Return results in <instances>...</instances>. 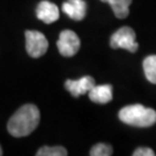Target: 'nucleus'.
Returning a JSON list of instances; mask_svg holds the SVG:
<instances>
[{"mask_svg": "<svg viewBox=\"0 0 156 156\" xmlns=\"http://www.w3.org/2000/svg\"><path fill=\"white\" fill-rule=\"evenodd\" d=\"M110 46L112 49H125L129 52H135L139 48L135 41V33L129 27L119 28L110 38Z\"/></svg>", "mask_w": 156, "mask_h": 156, "instance_id": "nucleus-3", "label": "nucleus"}, {"mask_svg": "<svg viewBox=\"0 0 156 156\" xmlns=\"http://www.w3.org/2000/svg\"><path fill=\"white\" fill-rule=\"evenodd\" d=\"M62 11L74 21H81L86 16L87 4L84 0H67L62 4Z\"/></svg>", "mask_w": 156, "mask_h": 156, "instance_id": "nucleus-8", "label": "nucleus"}, {"mask_svg": "<svg viewBox=\"0 0 156 156\" xmlns=\"http://www.w3.org/2000/svg\"><path fill=\"white\" fill-rule=\"evenodd\" d=\"M89 98L91 102L97 104H106L112 101V86L111 84H101L96 86L89 90Z\"/></svg>", "mask_w": 156, "mask_h": 156, "instance_id": "nucleus-9", "label": "nucleus"}, {"mask_svg": "<svg viewBox=\"0 0 156 156\" xmlns=\"http://www.w3.org/2000/svg\"><path fill=\"white\" fill-rule=\"evenodd\" d=\"M101 1L111 6L112 11L118 19H125L129 14V5L132 4V0H101Z\"/></svg>", "mask_w": 156, "mask_h": 156, "instance_id": "nucleus-10", "label": "nucleus"}, {"mask_svg": "<svg viewBox=\"0 0 156 156\" xmlns=\"http://www.w3.org/2000/svg\"><path fill=\"white\" fill-rule=\"evenodd\" d=\"M60 55L66 58L75 56L80 50V38L72 30H62L57 42Z\"/></svg>", "mask_w": 156, "mask_h": 156, "instance_id": "nucleus-5", "label": "nucleus"}, {"mask_svg": "<svg viewBox=\"0 0 156 156\" xmlns=\"http://www.w3.org/2000/svg\"><path fill=\"white\" fill-rule=\"evenodd\" d=\"M26 50L31 58L44 56L49 48V42L44 35L36 30H27L26 33Z\"/></svg>", "mask_w": 156, "mask_h": 156, "instance_id": "nucleus-4", "label": "nucleus"}, {"mask_svg": "<svg viewBox=\"0 0 156 156\" xmlns=\"http://www.w3.org/2000/svg\"><path fill=\"white\" fill-rule=\"evenodd\" d=\"M39 119L41 113L38 108L34 104H24L8 120L7 129L15 138L26 136L36 129Z\"/></svg>", "mask_w": 156, "mask_h": 156, "instance_id": "nucleus-1", "label": "nucleus"}, {"mask_svg": "<svg viewBox=\"0 0 156 156\" xmlns=\"http://www.w3.org/2000/svg\"><path fill=\"white\" fill-rule=\"evenodd\" d=\"M155 153L153 151V149L147 148V147H140L136 148L133 153V156H154Z\"/></svg>", "mask_w": 156, "mask_h": 156, "instance_id": "nucleus-14", "label": "nucleus"}, {"mask_svg": "<svg viewBox=\"0 0 156 156\" xmlns=\"http://www.w3.org/2000/svg\"><path fill=\"white\" fill-rule=\"evenodd\" d=\"M144 72L147 80L151 82V83L156 84V56H148L145 58L144 60Z\"/></svg>", "mask_w": 156, "mask_h": 156, "instance_id": "nucleus-11", "label": "nucleus"}, {"mask_svg": "<svg viewBox=\"0 0 156 156\" xmlns=\"http://www.w3.org/2000/svg\"><path fill=\"white\" fill-rule=\"evenodd\" d=\"M36 15L38 20L49 24L59 19V9L55 4L43 0L39 2L36 8Z\"/></svg>", "mask_w": 156, "mask_h": 156, "instance_id": "nucleus-7", "label": "nucleus"}, {"mask_svg": "<svg viewBox=\"0 0 156 156\" xmlns=\"http://www.w3.org/2000/svg\"><path fill=\"white\" fill-rule=\"evenodd\" d=\"M112 147L110 145H106L103 142H100L95 145L90 149V156H110L112 155Z\"/></svg>", "mask_w": 156, "mask_h": 156, "instance_id": "nucleus-13", "label": "nucleus"}, {"mask_svg": "<svg viewBox=\"0 0 156 156\" xmlns=\"http://www.w3.org/2000/svg\"><path fill=\"white\" fill-rule=\"evenodd\" d=\"M118 116L123 123L136 127H149L156 123L155 110L151 108H145L141 104L125 106L119 111Z\"/></svg>", "mask_w": 156, "mask_h": 156, "instance_id": "nucleus-2", "label": "nucleus"}, {"mask_svg": "<svg viewBox=\"0 0 156 156\" xmlns=\"http://www.w3.org/2000/svg\"><path fill=\"white\" fill-rule=\"evenodd\" d=\"M2 155V149H1V147H0V156Z\"/></svg>", "mask_w": 156, "mask_h": 156, "instance_id": "nucleus-15", "label": "nucleus"}, {"mask_svg": "<svg viewBox=\"0 0 156 156\" xmlns=\"http://www.w3.org/2000/svg\"><path fill=\"white\" fill-rule=\"evenodd\" d=\"M37 156H66L67 151L62 146H56V147H49L45 146L39 148L38 151L36 153Z\"/></svg>", "mask_w": 156, "mask_h": 156, "instance_id": "nucleus-12", "label": "nucleus"}, {"mask_svg": "<svg viewBox=\"0 0 156 156\" xmlns=\"http://www.w3.org/2000/svg\"><path fill=\"white\" fill-rule=\"evenodd\" d=\"M95 86V80L91 76H83L79 80H66L65 88H66L72 96L79 97L81 95L89 93V90Z\"/></svg>", "mask_w": 156, "mask_h": 156, "instance_id": "nucleus-6", "label": "nucleus"}]
</instances>
